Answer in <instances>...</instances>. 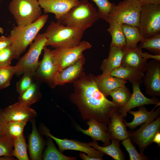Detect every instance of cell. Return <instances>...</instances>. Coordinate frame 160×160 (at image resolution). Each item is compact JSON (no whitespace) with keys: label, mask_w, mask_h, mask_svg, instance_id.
<instances>
[{"label":"cell","mask_w":160,"mask_h":160,"mask_svg":"<svg viewBox=\"0 0 160 160\" xmlns=\"http://www.w3.org/2000/svg\"><path fill=\"white\" fill-rule=\"evenodd\" d=\"M124 51L121 66L131 68L143 73L145 72L148 64L147 60L142 57V49L137 47L128 49Z\"/></svg>","instance_id":"d6986e66"},{"label":"cell","mask_w":160,"mask_h":160,"mask_svg":"<svg viewBox=\"0 0 160 160\" xmlns=\"http://www.w3.org/2000/svg\"><path fill=\"white\" fill-rule=\"evenodd\" d=\"M124 51V48L110 46L108 56L103 60L100 68L102 74L110 75L112 70L121 66Z\"/></svg>","instance_id":"44dd1931"},{"label":"cell","mask_w":160,"mask_h":160,"mask_svg":"<svg viewBox=\"0 0 160 160\" xmlns=\"http://www.w3.org/2000/svg\"><path fill=\"white\" fill-rule=\"evenodd\" d=\"M100 18L96 9L88 0H80L57 22L85 31Z\"/></svg>","instance_id":"3957f363"},{"label":"cell","mask_w":160,"mask_h":160,"mask_svg":"<svg viewBox=\"0 0 160 160\" xmlns=\"http://www.w3.org/2000/svg\"><path fill=\"white\" fill-rule=\"evenodd\" d=\"M108 127L111 138L123 140L129 137V133L123 121V117L118 111L113 114Z\"/></svg>","instance_id":"cb8c5ba5"},{"label":"cell","mask_w":160,"mask_h":160,"mask_svg":"<svg viewBox=\"0 0 160 160\" xmlns=\"http://www.w3.org/2000/svg\"><path fill=\"white\" fill-rule=\"evenodd\" d=\"M143 124L136 131L129 133V137L138 146L140 153H143L145 149L153 142L155 134L160 131V117Z\"/></svg>","instance_id":"30bf717a"},{"label":"cell","mask_w":160,"mask_h":160,"mask_svg":"<svg viewBox=\"0 0 160 160\" xmlns=\"http://www.w3.org/2000/svg\"><path fill=\"white\" fill-rule=\"evenodd\" d=\"M142 57L145 59L147 60L150 58H153L154 60L160 61V55H152L145 52L141 53Z\"/></svg>","instance_id":"b9f144b4"},{"label":"cell","mask_w":160,"mask_h":160,"mask_svg":"<svg viewBox=\"0 0 160 160\" xmlns=\"http://www.w3.org/2000/svg\"><path fill=\"white\" fill-rule=\"evenodd\" d=\"M42 133L54 140L58 146L59 150L62 152L68 150L83 152L90 157L103 160V154L94 148L88 145L87 143L67 139H60L52 135L49 129L44 126L41 127Z\"/></svg>","instance_id":"8fae6325"},{"label":"cell","mask_w":160,"mask_h":160,"mask_svg":"<svg viewBox=\"0 0 160 160\" xmlns=\"http://www.w3.org/2000/svg\"><path fill=\"white\" fill-rule=\"evenodd\" d=\"M129 153L130 160H147L149 158L143 153H139L134 146L129 137L122 140L121 143Z\"/></svg>","instance_id":"8d00e7d4"},{"label":"cell","mask_w":160,"mask_h":160,"mask_svg":"<svg viewBox=\"0 0 160 160\" xmlns=\"http://www.w3.org/2000/svg\"><path fill=\"white\" fill-rule=\"evenodd\" d=\"M142 5L137 0H124L112 7L105 20L138 27Z\"/></svg>","instance_id":"5b68a950"},{"label":"cell","mask_w":160,"mask_h":160,"mask_svg":"<svg viewBox=\"0 0 160 160\" xmlns=\"http://www.w3.org/2000/svg\"><path fill=\"white\" fill-rule=\"evenodd\" d=\"M23 75L16 84V90L20 95L27 90L33 83V78L34 75L26 73Z\"/></svg>","instance_id":"74e56055"},{"label":"cell","mask_w":160,"mask_h":160,"mask_svg":"<svg viewBox=\"0 0 160 160\" xmlns=\"http://www.w3.org/2000/svg\"><path fill=\"white\" fill-rule=\"evenodd\" d=\"M143 82V80H137L132 82L133 92L127 103L119 108L118 112L123 118L127 115V113L134 108L144 105L160 104V101L157 97L152 98H147L141 92L140 87Z\"/></svg>","instance_id":"7c38bea8"},{"label":"cell","mask_w":160,"mask_h":160,"mask_svg":"<svg viewBox=\"0 0 160 160\" xmlns=\"http://www.w3.org/2000/svg\"><path fill=\"white\" fill-rule=\"evenodd\" d=\"M142 7L138 27L142 37L149 38L160 34V4L143 5Z\"/></svg>","instance_id":"ba28073f"},{"label":"cell","mask_w":160,"mask_h":160,"mask_svg":"<svg viewBox=\"0 0 160 160\" xmlns=\"http://www.w3.org/2000/svg\"><path fill=\"white\" fill-rule=\"evenodd\" d=\"M92 47L89 42L84 41L73 47L56 48L52 50L53 61L58 71L74 63L83 56V53L85 50Z\"/></svg>","instance_id":"9c48e42d"},{"label":"cell","mask_w":160,"mask_h":160,"mask_svg":"<svg viewBox=\"0 0 160 160\" xmlns=\"http://www.w3.org/2000/svg\"><path fill=\"white\" fill-rule=\"evenodd\" d=\"M95 81L99 89L106 97L113 90L125 85L127 81L111 75L102 74L95 76Z\"/></svg>","instance_id":"603a6c76"},{"label":"cell","mask_w":160,"mask_h":160,"mask_svg":"<svg viewBox=\"0 0 160 160\" xmlns=\"http://www.w3.org/2000/svg\"><path fill=\"white\" fill-rule=\"evenodd\" d=\"M16 58L14 49L11 45L0 51V66L11 65L12 60Z\"/></svg>","instance_id":"f35d334b"},{"label":"cell","mask_w":160,"mask_h":160,"mask_svg":"<svg viewBox=\"0 0 160 160\" xmlns=\"http://www.w3.org/2000/svg\"><path fill=\"white\" fill-rule=\"evenodd\" d=\"M138 49L145 48L155 55H160V34L149 38H143L137 46Z\"/></svg>","instance_id":"d6a6232c"},{"label":"cell","mask_w":160,"mask_h":160,"mask_svg":"<svg viewBox=\"0 0 160 160\" xmlns=\"http://www.w3.org/2000/svg\"><path fill=\"white\" fill-rule=\"evenodd\" d=\"M98 8L97 12L100 18L105 20L112 7L114 4L108 0H91Z\"/></svg>","instance_id":"ab89813d"},{"label":"cell","mask_w":160,"mask_h":160,"mask_svg":"<svg viewBox=\"0 0 160 160\" xmlns=\"http://www.w3.org/2000/svg\"><path fill=\"white\" fill-rule=\"evenodd\" d=\"M48 18V15H42L33 23L23 26H15L13 27L9 36L16 58H19L33 42Z\"/></svg>","instance_id":"277c9868"},{"label":"cell","mask_w":160,"mask_h":160,"mask_svg":"<svg viewBox=\"0 0 160 160\" xmlns=\"http://www.w3.org/2000/svg\"><path fill=\"white\" fill-rule=\"evenodd\" d=\"M2 114V111H0V136L4 135V129L6 122Z\"/></svg>","instance_id":"7bdbcfd3"},{"label":"cell","mask_w":160,"mask_h":160,"mask_svg":"<svg viewBox=\"0 0 160 160\" xmlns=\"http://www.w3.org/2000/svg\"><path fill=\"white\" fill-rule=\"evenodd\" d=\"M153 142L156 143L159 146L160 145V131L158 132L155 135L153 139Z\"/></svg>","instance_id":"bcb514c9"},{"label":"cell","mask_w":160,"mask_h":160,"mask_svg":"<svg viewBox=\"0 0 160 160\" xmlns=\"http://www.w3.org/2000/svg\"><path fill=\"white\" fill-rule=\"evenodd\" d=\"M2 112L7 121H31L37 115L35 110L19 101L7 107Z\"/></svg>","instance_id":"2e32d148"},{"label":"cell","mask_w":160,"mask_h":160,"mask_svg":"<svg viewBox=\"0 0 160 160\" xmlns=\"http://www.w3.org/2000/svg\"><path fill=\"white\" fill-rule=\"evenodd\" d=\"M43 50V57L39 62L34 76L46 83L51 88H54L53 81L58 71L53 61L52 50L46 46L44 47Z\"/></svg>","instance_id":"5bb4252c"},{"label":"cell","mask_w":160,"mask_h":160,"mask_svg":"<svg viewBox=\"0 0 160 160\" xmlns=\"http://www.w3.org/2000/svg\"><path fill=\"white\" fill-rule=\"evenodd\" d=\"M132 93L124 85L112 90L109 95L112 98V102L121 107L125 105L129 100Z\"/></svg>","instance_id":"f1b7e54d"},{"label":"cell","mask_w":160,"mask_h":160,"mask_svg":"<svg viewBox=\"0 0 160 160\" xmlns=\"http://www.w3.org/2000/svg\"><path fill=\"white\" fill-rule=\"evenodd\" d=\"M79 156L80 157L84 160H100L99 159L93 158L81 153H80Z\"/></svg>","instance_id":"f6af8a7d"},{"label":"cell","mask_w":160,"mask_h":160,"mask_svg":"<svg viewBox=\"0 0 160 160\" xmlns=\"http://www.w3.org/2000/svg\"><path fill=\"white\" fill-rule=\"evenodd\" d=\"M26 121H6L4 129V135L13 138L19 137L23 134Z\"/></svg>","instance_id":"836d02e7"},{"label":"cell","mask_w":160,"mask_h":160,"mask_svg":"<svg viewBox=\"0 0 160 160\" xmlns=\"http://www.w3.org/2000/svg\"><path fill=\"white\" fill-rule=\"evenodd\" d=\"M109 24L110 25L107 30L112 38L110 46L124 48L126 45V41L122 24L116 22H112Z\"/></svg>","instance_id":"83f0119b"},{"label":"cell","mask_w":160,"mask_h":160,"mask_svg":"<svg viewBox=\"0 0 160 160\" xmlns=\"http://www.w3.org/2000/svg\"><path fill=\"white\" fill-rule=\"evenodd\" d=\"M15 158L12 157V156L10 157L8 156H0V160H15Z\"/></svg>","instance_id":"7dc6e473"},{"label":"cell","mask_w":160,"mask_h":160,"mask_svg":"<svg viewBox=\"0 0 160 160\" xmlns=\"http://www.w3.org/2000/svg\"><path fill=\"white\" fill-rule=\"evenodd\" d=\"M79 0H38L45 14H54L57 21L77 5Z\"/></svg>","instance_id":"ac0fdd59"},{"label":"cell","mask_w":160,"mask_h":160,"mask_svg":"<svg viewBox=\"0 0 160 160\" xmlns=\"http://www.w3.org/2000/svg\"><path fill=\"white\" fill-rule=\"evenodd\" d=\"M44 160H74L76 158L65 156L57 149L52 139L48 138L47 148L43 155Z\"/></svg>","instance_id":"f546056e"},{"label":"cell","mask_w":160,"mask_h":160,"mask_svg":"<svg viewBox=\"0 0 160 160\" xmlns=\"http://www.w3.org/2000/svg\"><path fill=\"white\" fill-rule=\"evenodd\" d=\"M84 31L52 21L44 33L47 39L46 46L56 49L76 46L81 41Z\"/></svg>","instance_id":"7a4b0ae2"},{"label":"cell","mask_w":160,"mask_h":160,"mask_svg":"<svg viewBox=\"0 0 160 160\" xmlns=\"http://www.w3.org/2000/svg\"><path fill=\"white\" fill-rule=\"evenodd\" d=\"M122 27L125 39L124 47L128 49L137 47V43L143 38L140 33L139 27L125 24H122Z\"/></svg>","instance_id":"4316f807"},{"label":"cell","mask_w":160,"mask_h":160,"mask_svg":"<svg viewBox=\"0 0 160 160\" xmlns=\"http://www.w3.org/2000/svg\"><path fill=\"white\" fill-rule=\"evenodd\" d=\"M73 84V92L70 99L78 108L83 119H93L108 125L113 113L121 107L108 99L100 91L95 76L85 73Z\"/></svg>","instance_id":"6da1fadb"},{"label":"cell","mask_w":160,"mask_h":160,"mask_svg":"<svg viewBox=\"0 0 160 160\" xmlns=\"http://www.w3.org/2000/svg\"><path fill=\"white\" fill-rule=\"evenodd\" d=\"M111 142L110 144L103 147L99 146L96 141H93L87 144L103 154L110 156L115 160H124V153L120 148V140L113 138H111Z\"/></svg>","instance_id":"d4e9b609"},{"label":"cell","mask_w":160,"mask_h":160,"mask_svg":"<svg viewBox=\"0 0 160 160\" xmlns=\"http://www.w3.org/2000/svg\"><path fill=\"white\" fill-rule=\"evenodd\" d=\"M156 106L151 111H148L146 108L142 105L139 107V109L136 111L130 110L128 112L134 116L133 121L128 123L123 119V121L126 126L131 129H133L144 123L152 121L159 116L160 114V107L154 110L157 106L160 104L156 105Z\"/></svg>","instance_id":"ffe728a7"},{"label":"cell","mask_w":160,"mask_h":160,"mask_svg":"<svg viewBox=\"0 0 160 160\" xmlns=\"http://www.w3.org/2000/svg\"><path fill=\"white\" fill-rule=\"evenodd\" d=\"M34 121L33 120L31 121L32 130L28 137V147L30 159L32 160H40L42 159L44 143Z\"/></svg>","instance_id":"7402d4cb"},{"label":"cell","mask_w":160,"mask_h":160,"mask_svg":"<svg viewBox=\"0 0 160 160\" xmlns=\"http://www.w3.org/2000/svg\"><path fill=\"white\" fill-rule=\"evenodd\" d=\"M143 78L146 94L152 97L160 96V61L156 60L148 63Z\"/></svg>","instance_id":"4fadbf2b"},{"label":"cell","mask_w":160,"mask_h":160,"mask_svg":"<svg viewBox=\"0 0 160 160\" xmlns=\"http://www.w3.org/2000/svg\"><path fill=\"white\" fill-rule=\"evenodd\" d=\"M11 44V41L9 36H3L0 37V51Z\"/></svg>","instance_id":"60d3db41"},{"label":"cell","mask_w":160,"mask_h":160,"mask_svg":"<svg viewBox=\"0 0 160 160\" xmlns=\"http://www.w3.org/2000/svg\"><path fill=\"white\" fill-rule=\"evenodd\" d=\"M13 147V138L6 135L0 136V156H12Z\"/></svg>","instance_id":"d590c367"},{"label":"cell","mask_w":160,"mask_h":160,"mask_svg":"<svg viewBox=\"0 0 160 160\" xmlns=\"http://www.w3.org/2000/svg\"><path fill=\"white\" fill-rule=\"evenodd\" d=\"M14 147L12 156L19 160H29L27 153V145L23 134L14 138Z\"/></svg>","instance_id":"1f68e13d"},{"label":"cell","mask_w":160,"mask_h":160,"mask_svg":"<svg viewBox=\"0 0 160 160\" xmlns=\"http://www.w3.org/2000/svg\"><path fill=\"white\" fill-rule=\"evenodd\" d=\"M40 96L38 86L33 82L27 90L19 95L18 99L19 101L23 104L30 106L38 101Z\"/></svg>","instance_id":"4dcf8cb0"},{"label":"cell","mask_w":160,"mask_h":160,"mask_svg":"<svg viewBox=\"0 0 160 160\" xmlns=\"http://www.w3.org/2000/svg\"><path fill=\"white\" fill-rule=\"evenodd\" d=\"M87 123L89 127L87 129H84L79 125L76 128L84 134L91 137L93 141H101L104 146L111 144V134L107 125L93 119L88 120Z\"/></svg>","instance_id":"e0dca14e"},{"label":"cell","mask_w":160,"mask_h":160,"mask_svg":"<svg viewBox=\"0 0 160 160\" xmlns=\"http://www.w3.org/2000/svg\"><path fill=\"white\" fill-rule=\"evenodd\" d=\"M142 5L160 4V0H137Z\"/></svg>","instance_id":"ee69618b"},{"label":"cell","mask_w":160,"mask_h":160,"mask_svg":"<svg viewBox=\"0 0 160 160\" xmlns=\"http://www.w3.org/2000/svg\"><path fill=\"white\" fill-rule=\"evenodd\" d=\"M144 73L134 68L120 66L112 71L110 75L131 83L137 80L142 79Z\"/></svg>","instance_id":"484cf974"},{"label":"cell","mask_w":160,"mask_h":160,"mask_svg":"<svg viewBox=\"0 0 160 160\" xmlns=\"http://www.w3.org/2000/svg\"><path fill=\"white\" fill-rule=\"evenodd\" d=\"M15 73V66L11 65L0 66V90L10 85L11 80Z\"/></svg>","instance_id":"e575fe53"},{"label":"cell","mask_w":160,"mask_h":160,"mask_svg":"<svg viewBox=\"0 0 160 160\" xmlns=\"http://www.w3.org/2000/svg\"><path fill=\"white\" fill-rule=\"evenodd\" d=\"M85 59L84 55L73 64L57 72L54 79V87L68 83H73L83 76Z\"/></svg>","instance_id":"9a60e30c"},{"label":"cell","mask_w":160,"mask_h":160,"mask_svg":"<svg viewBox=\"0 0 160 160\" xmlns=\"http://www.w3.org/2000/svg\"><path fill=\"white\" fill-rule=\"evenodd\" d=\"M9 9L20 26L33 23L42 15L41 8L37 0H12Z\"/></svg>","instance_id":"52a82bcc"},{"label":"cell","mask_w":160,"mask_h":160,"mask_svg":"<svg viewBox=\"0 0 160 160\" xmlns=\"http://www.w3.org/2000/svg\"><path fill=\"white\" fill-rule=\"evenodd\" d=\"M34 41L27 52L15 66V74L17 76L26 73L35 75L39 64V57L46 46L47 39L44 33H38Z\"/></svg>","instance_id":"8992f818"}]
</instances>
